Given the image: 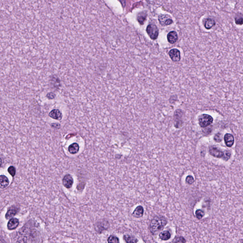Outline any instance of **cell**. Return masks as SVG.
I'll return each instance as SVG.
<instances>
[{
	"label": "cell",
	"instance_id": "obj_1",
	"mask_svg": "<svg viewBox=\"0 0 243 243\" xmlns=\"http://www.w3.org/2000/svg\"><path fill=\"white\" fill-rule=\"evenodd\" d=\"M167 224V220L163 216L156 217L150 222L149 229L153 235H157L163 230L165 226Z\"/></svg>",
	"mask_w": 243,
	"mask_h": 243
},
{
	"label": "cell",
	"instance_id": "obj_2",
	"mask_svg": "<svg viewBox=\"0 0 243 243\" xmlns=\"http://www.w3.org/2000/svg\"><path fill=\"white\" fill-rule=\"evenodd\" d=\"M213 119L210 115L204 114L199 117L198 122L201 127L205 128L210 125L213 122Z\"/></svg>",
	"mask_w": 243,
	"mask_h": 243
},
{
	"label": "cell",
	"instance_id": "obj_3",
	"mask_svg": "<svg viewBox=\"0 0 243 243\" xmlns=\"http://www.w3.org/2000/svg\"><path fill=\"white\" fill-rule=\"evenodd\" d=\"M146 31L152 40H156L158 38V30L155 25L150 24L148 25L146 29Z\"/></svg>",
	"mask_w": 243,
	"mask_h": 243
},
{
	"label": "cell",
	"instance_id": "obj_4",
	"mask_svg": "<svg viewBox=\"0 0 243 243\" xmlns=\"http://www.w3.org/2000/svg\"><path fill=\"white\" fill-rule=\"evenodd\" d=\"M169 56L171 60L174 62H178L180 60V50L176 49H172L170 50Z\"/></svg>",
	"mask_w": 243,
	"mask_h": 243
},
{
	"label": "cell",
	"instance_id": "obj_5",
	"mask_svg": "<svg viewBox=\"0 0 243 243\" xmlns=\"http://www.w3.org/2000/svg\"><path fill=\"white\" fill-rule=\"evenodd\" d=\"M159 21L162 26H166L171 24L173 22L170 16L168 15H161L159 17Z\"/></svg>",
	"mask_w": 243,
	"mask_h": 243
},
{
	"label": "cell",
	"instance_id": "obj_6",
	"mask_svg": "<svg viewBox=\"0 0 243 243\" xmlns=\"http://www.w3.org/2000/svg\"><path fill=\"white\" fill-rule=\"evenodd\" d=\"M73 182V179L70 174H67L63 178L62 183L64 186L67 189L71 188Z\"/></svg>",
	"mask_w": 243,
	"mask_h": 243
},
{
	"label": "cell",
	"instance_id": "obj_7",
	"mask_svg": "<svg viewBox=\"0 0 243 243\" xmlns=\"http://www.w3.org/2000/svg\"><path fill=\"white\" fill-rule=\"evenodd\" d=\"M210 153L211 155L217 158H222L224 157L225 153L218 148L215 147H211L210 148Z\"/></svg>",
	"mask_w": 243,
	"mask_h": 243
},
{
	"label": "cell",
	"instance_id": "obj_8",
	"mask_svg": "<svg viewBox=\"0 0 243 243\" xmlns=\"http://www.w3.org/2000/svg\"><path fill=\"white\" fill-rule=\"evenodd\" d=\"M19 225V221L16 218H12L9 220L7 224V228L10 230H14Z\"/></svg>",
	"mask_w": 243,
	"mask_h": 243
},
{
	"label": "cell",
	"instance_id": "obj_9",
	"mask_svg": "<svg viewBox=\"0 0 243 243\" xmlns=\"http://www.w3.org/2000/svg\"><path fill=\"white\" fill-rule=\"evenodd\" d=\"M224 141L226 146L231 147L234 143V138L231 134H227L224 136Z\"/></svg>",
	"mask_w": 243,
	"mask_h": 243
},
{
	"label": "cell",
	"instance_id": "obj_10",
	"mask_svg": "<svg viewBox=\"0 0 243 243\" xmlns=\"http://www.w3.org/2000/svg\"><path fill=\"white\" fill-rule=\"evenodd\" d=\"M49 117L54 119L60 120L62 118V115L61 111L58 109H54L52 110L49 113Z\"/></svg>",
	"mask_w": 243,
	"mask_h": 243
},
{
	"label": "cell",
	"instance_id": "obj_11",
	"mask_svg": "<svg viewBox=\"0 0 243 243\" xmlns=\"http://www.w3.org/2000/svg\"><path fill=\"white\" fill-rule=\"evenodd\" d=\"M18 211V208L17 207L13 206L12 207L9 208L8 211L7 212L5 215V218L7 219H9L14 217L17 214Z\"/></svg>",
	"mask_w": 243,
	"mask_h": 243
},
{
	"label": "cell",
	"instance_id": "obj_12",
	"mask_svg": "<svg viewBox=\"0 0 243 243\" xmlns=\"http://www.w3.org/2000/svg\"><path fill=\"white\" fill-rule=\"evenodd\" d=\"M143 212H144V210L143 207L141 206H138L137 207H136L135 210H134L132 215L134 217H136V218H140L143 216Z\"/></svg>",
	"mask_w": 243,
	"mask_h": 243
},
{
	"label": "cell",
	"instance_id": "obj_13",
	"mask_svg": "<svg viewBox=\"0 0 243 243\" xmlns=\"http://www.w3.org/2000/svg\"><path fill=\"white\" fill-rule=\"evenodd\" d=\"M167 39L168 42L171 44H173L176 42L178 39V35L176 32L174 31L170 32L168 34Z\"/></svg>",
	"mask_w": 243,
	"mask_h": 243
},
{
	"label": "cell",
	"instance_id": "obj_14",
	"mask_svg": "<svg viewBox=\"0 0 243 243\" xmlns=\"http://www.w3.org/2000/svg\"><path fill=\"white\" fill-rule=\"evenodd\" d=\"M68 150L70 153L72 155H75L79 152V144L77 143H73L68 147Z\"/></svg>",
	"mask_w": 243,
	"mask_h": 243
},
{
	"label": "cell",
	"instance_id": "obj_15",
	"mask_svg": "<svg viewBox=\"0 0 243 243\" xmlns=\"http://www.w3.org/2000/svg\"><path fill=\"white\" fill-rule=\"evenodd\" d=\"M216 25V22L213 19L211 18H208L206 19L204 23V26L205 28L207 30H210Z\"/></svg>",
	"mask_w": 243,
	"mask_h": 243
},
{
	"label": "cell",
	"instance_id": "obj_16",
	"mask_svg": "<svg viewBox=\"0 0 243 243\" xmlns=\"http://www.w3.org/2000/svg\"><path fill=\"white\" fill-rule=\"evenodd\" d=\"M0 181H1V189H4V188H6L9 185V180L4 175H1Z\"/></svg>",
	"mask_w": 243,
	"mask_h": 243
},
{
	"label": "cell",
	"instance_id": "obj_17",
	"mask_svg": "<svg viewBox=\"0 0 243 243\" xmlns=\"http://www.w3.org/2000/svg\"><path fill=\"white\" fill-rule=\"evenodd\" d=\"M159 237L162 240H168L171 237V234L168 231H164L159 234Z\"/></svg>",
	"mask_w": 243,
	"mask_h": 243
},
{
	"label": "cell",
	"instance_id": "obj_18",
	"mask_svg": "<svg viewBox=\"0 0 243 243\" xmlns=\"http://www.w3.org/2000/svg\"><path fill=\"white\" fill-rule=\"evenodd\" d=\"M123 238L126 243H137L138 242L137 238H135V237L133 235H125L123 237Z\"/></svg>",
	"mask_w": 243,
	"mask_h": 243
},
{
	"label": "cell",
	"instance_id": "obj_19",
	"mask_svg": "<svg viewBox=\"0 0 243 243\" xmlns=\"http://www.w3.org/2000/svg\"><path fill=\"white\" fill-rule=\"evenodd\" d=\"M235 21L236 24L242 25L243 24V16L240 13L237 14L235 18Z\"/></svg>",
	"mask_w": 243,
	"mask_h": 243
},
{
	"label": "cell",
	"instance_id": "obj_20",
	"mask_svg": "<svg viewBox=\"0 0 243 243\" xmlns=\"http://www.w3.org/2000/svg\"><path fill=\"white\" fill-rule=\"evenodd\" d=\"M146 13H142L141 14H139V15L138 16V21L139 22V23H140L141 24H143L144 23V22L146 21Z\"/></svg>",
	"mask_w": 243,
	"mask_h": 243
},
{
	"label": "cell",
	"instance_id": "obj_21",
	"mask_svg": "<svg viewBox=\"0 0 243 243\" xmlns=\"http://www.w3.org/2000/svg\"><path fill=\"white\" fill-rule=\"evenodd\" d=\"M108 243H119V238L115 235H111L108 238Z\"/></svg>",
	"mask_w": 243,
	"mask_h": 243
},
{
	"label": "cell",
	"instance_id": "obj_22",
	"mask_svg": "<svg viewBox=\"0 0 243 243\" xmlns=\"http://www.w3.org/2000/svg\"><path fill=\"white\" fill-rule=\"evenodd\" d=\"M195 214L197 218L200 219L203 217L205 214L204 212L202 211V210H198L196 211Z\"/></svg>",
	"mask_w": 243,
	"mask_h": 243
},
{
	"label": "cell",
	"instance_id": "obj_23",
	"mask_svg": "<svg viewBox=\"0 0 243 243\" xmlns=\"http://www.w3.org/2000/svg\"><path fill=\"white\" fill-rule=\"evenodd\" d=\"M8 171L9 174H10L12 176L14 177L15 175L16 174V169L14 167L11 166L9 167V168H8Z\"/></svg>",
	"mask_w": 243,
	"mask_h": 243
},
{
	"label": "cell",
	"instance_id": "obj_24",
	"mask_svg": "<svg viewBox=\"0 0 243 243\" xmlns=\"http://www.w3.org/2000/svg\"><path fill=\"white\" fill-rule=\"evenodd\" d=\"M186 182L188 184L191 185V184H193L194 182V179L193 178V177L189 175L187 177L186 179Z\"/></svg>",
	"mask_w": 243,
	"mask_h": 243
},
{
	"label": "cell",
	"instance_id": "obj_25",
	"mask_svg": "<svg viewBox=\"0 0 243 243\" xmlns=\"http://www.w3.org/2000/svg\"><path fill=\"white\" fill-rule=\"evenodd\" d=\"M173 242L174 243H186V240L182 237H179L174 239Z\"/></svg>",
	"mask_w": 243,
	"mask_h": 243
},
{
	"label": "cell",
	"instance_id": "obj_26",
	"mask_svg": "<svg viewBox=\"0 0 243 243\" xmlns=\"http://www.w3.org/2000/svg\"><path fill=\"white\" fill-rule=\"evenodd\" d=\"M214 140L216 142H220L222 140V136L220 134H217L214 137Z\"/></svg>",
	"mask_w": 243,
	"mask_h": 243
},
{
	"label": "cell",
	"instance_id": "obj_27",
	"mask_svg": "<svg viewBox=\"0 0 243 243\" xmlns=\"http://www.w3.org/2000/svg\"><path fill=\"white\" fill-rule=\"evenodd\" d=\"M47 97H48L49 99H53L55 97V95L53 93H49V94H47Z\"/></svg>",
	"mask_w": 243,
	"mask_h": 243
},
{
	"label": "cell",
	"instance_id": "obj_28",
	"mask_svg": "<svg viewBox=\"0 0 243 243\" xmlns=\"http://www.w3.org/2000/svg\"><path fill=\"white\" fill-rule=\"evenodd\" d=\"M230 155H230V152H225V154H224V156L223 158H224V159H228L229 158H230Z\"/></svg>",
	"mask_w": 243,
	"mask_h": 243
},
{
	"label": "cell",
	"instance_id": "obj_29",
	"mask_svg": "<svg viewBox=\"0 0 243 243\" xmlns=\"http://www.w3.org/2000/svg\"><path fill=\"white\" fill-rule=\"evenodd\" d=\"M120 1V3H121V4H122L123 6L125 7V4H126V2H125V0H119Z\"/></svg>",
	"mask_w": 243,
	"mask_h": 243
}]
</instances>
